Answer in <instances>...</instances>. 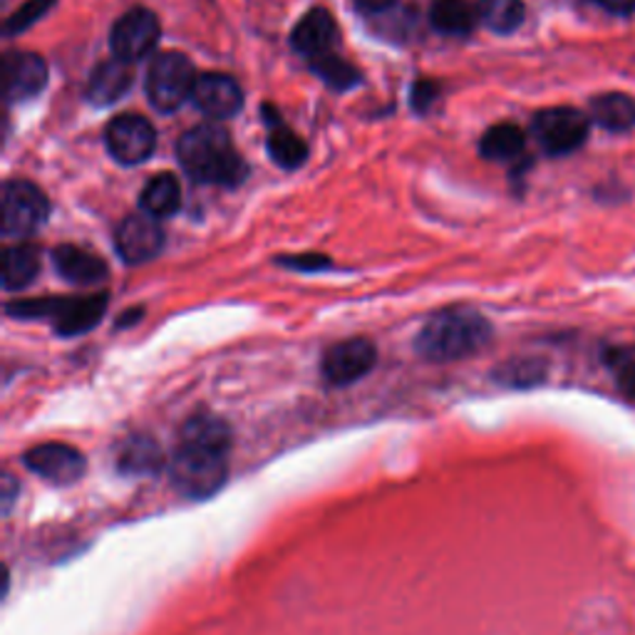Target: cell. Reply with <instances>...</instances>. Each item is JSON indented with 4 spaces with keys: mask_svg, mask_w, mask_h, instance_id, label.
Returning <instances> with one entry per match:
<instances>
[{
    "mask_svg": "<svg viewBox=\"0 0 635 635\" xmlns=\"http://www.w3.org/2000/svg\"><path fill=\"white\" fill-rule=\"evenodd\" d=\"M229 452L231 430L221 417H189L169 462L174 490L187 499L212 497L229 477Z\"/></svg>",
    "mask_w": 635,
    "mask_h": 635,
    "instance_id": "1",
    "label": "cell"
},
{
    "mask_svg": "<svg viewBox=\"0 0 635 635\" xmlns=\"http://www.w3.org/2000/svg\"><path fill=\"white\" fill-rule=\"evenodd\" d=\"M179 164L194 181L202 185L237 187L246 179L249 167L233 150V142L219 125H199L179 137Z\"/></svg>",
    "mask_w": 635,
    "mask_h": 635,
    "instance_id": "2",
    "label": "cell"
},
{
    "mask_svg": "<svg viewBox=\"0 0 635 635\" xmlns=\"http://www.w3.org/2000/svg\"><path fill=\"white\" fill-rule=\"evenodd\" d=\"M492 341V326L480 313L447 308L432 316L415 338V351L430 363L465 360Z\"/></svg>",
    "mask_w": 635,
    "mask_h": 635,
    "instance_id": "3",
    "label": "cell"
},
{
    "mask_svg": "<svg viewBox=\"0 0 635 635\" xmlns=\"http://www.w3.org/2000/svg\"><path fill=\"white\" fill-rule=\"evenodd\" d=\"M107 308V295H80V299H30L8 303V316L50 318L58 335L73 338L87 333L100 323Z\"/></svg>",
    "mask_w": 635,
    "mask_h": 635,
    "instance_id": "4",
    "label": "cell"
},
{
    "mask_svg": "<svg viewBox=\"0 0 635 635\" xmlns=\"http://www.w3.org/2000/svg\"><path fill=\"white\" fill-rule=\"evenodd\" d=\"M196 82V67L187 55H181V52H162L147 69L144 90L152 107L160 112H174L189 98H194Z\"/></svg>",
    "mask_w": 635,
    "mask_h": 635,
    "instance_id": "5",
    "label": "cell"
},
{
    "mask_svg": "<svg viewBox=\"0 0 635 635\" xmlns=\"http://www.w3.org/2000/svg\"><path fill=\"white\" fill-rule=\"evenodd\" d=\"M50 202L42 191L25 179H13L3 187V214L0 226L5 237H30L46 224Z\"/></svg>",
    "mask_w": 635,
    "mask_h": 635,
    "instance_id": "6",
    "label": "cell"
},
{
    "mask_svg": "<svg viewBox=\"0 0 635 635\" xmlns=\"http://www.w3.org/2000/svg\"><path fill=\"white\" fill-rule=\"evenodd\" d=\"M588 117L573 107L542 110L532 122L536 142L551 156L576 152L588 139Z\"/></svg>",
    "mask_w": 635,
    "mask_h": 635,
    "instance_id": "7",
    "label": "cell"
},
{
    "mask_svg": "<svg viewBox=\"0 0 635 635\" xmlns=\"http://www.w3.org/2000/svg\"><path fill=\"white\" fill-rule=\"evenodd\" d=\"M160 21L147 8H132L115 23L110 33V48L122 63H139L150 55L156 42H160Z\"/></svg>",
    "mask_w": 635,
    "mask_h": 635,
    "instance_id": "8",
    "label": "cell"
},
{
    "mask_svg": "<svg viewBox=\"0 0 635 635\" xmlns=\"http://www.w3.org/2000/svg\"><path fill=\"white\" fill-rule=\"evenodd\" d=\"M104 144L112 160L127 167L142 164L154 154L156 135L152 122L142 115H122L112 119L107 129H104Z\"/></svg>",
    "mask_w": 635,
    "mask_h": 635,
    "instance_id": "9",
    "label": "cell"
},
{
    "mask_svg": "<svg viewBox=\"0 0 635 635\" xmlns=\"http://www.w3.org/2000/svg\"><path fill=\"white\" fill-rule=\"evenodd\" d=\"M378 360L376 345L365 338H351V341L330 345L323 355V378L330 385H351V382L360 380L372 370Z\"/></svg>",
    "mask_w": 635,
    "mask_h": 635,
    "instance_id": "10",
    "label": "cell"
},
{
    "mask_svg": "<svg viewBox=\"0 0 635 635\" xmlns=\"http://www.w3.org/2000/svg\"><path fill=\"white\" fill-rule=\"evenodd\" d=\"M23 462L30 472L60 486L80 482V477L85 474V467H87L80 452L69 445H60V442H48V445H38L28 449L25 452Z\"/></svg>",
    "mask_w": 635,
    "mask_h": 635,
    "instance_id": "11",
    "label": "cell"
},
{
    "mask_svg": "<svg viewBox=\"0 0 635 635\" xmlns=\"http://www.w3.org/2000/svg\"><path fill=\"white\" fill-rule=\"evenodd\" d=\"M117 254L127 264H147L162 254L164 249V231L156 219L150 214H132L119 224L115 233Z\"/></svg>",
    "mask_w": 635,
    "mask_h": 635,
    "instance_id": "12",
    "label": "cell"
},
{
    "mask_svg": "<svg viewBox=\"0 0 635 635\" xmlns=\"http://www.w3.org/2000/svg\"><path fill=\"white\" fill-rule=\"evenodd\" d=\"M46 82L48 65L35 52H8L3 58V94L8 104L33 100Z\"/></svg>",
    "mask_w": 635,
    "mask_h": 635,
    "instance_id": "13",
    "label": "cell"
},
{
    "mask_svg": "<svg viewBox=\"0 0 635 635\" xmlns=\"http://www.w3.org/2000/svg\"><path fill=\"white\" fill-rule=\"evenodd\" d=\"M194 104L212 119H231L243 107V92L239 82L229 75L206 73L194 87Z\"/></svg>",
    "mask_w": 635,
    "mask_h": 635,
    "instance_id": "14",
    "label": "cell"
},
{
    "mask_svg": "<svg viewBox=\"0 0 635 635\" xmlns=\"http://www.w3.org/2000/svg\"><path fill=\"white\" fill-rule=\"evenodd\" d=\"M338 40V25L326 8H313L295 25L291 35V46L295 52L306 55L308 60H318L323 55H330Z\"/></svg>",
    "mask_w": 635,
    "mask_h": 635,
    "instance_id": "15",
    "label": "cell"
},
{
    "mask_svg": "<svg viewBox=\"0 0 635 635\" xmlns=\"http://www.w3.org/2000/svg\"><path fill=\"white\" fill-rule=\"evenodd\" d=\"M132 80L135 75L129 63L112 58L107 63L94 67L90 82H87V100L98 104V107H107V104H115L125 98L129 87H132Z\"/></svg>",
    "mask_w": 635,
    "mask_h": 635,
    "instance_id": "16",
    "label": "cell"
},
{
    "mask_svg": "<svg viewBox=\"0 0 635 635\" xmlns=\"http://www.w3.org/2000/svg\"><path fill=\"white\" fill-rule=\"evenodd\" d=\"M264 117L268 122V154H271V160L283 169H299L308 160V144L283 125L276 110L266 107Z\"/></svg>",
    "mask_w": 635,
    "mask_h": 635,
    "instance_id": "17",
    "label": "cell"
},
{
    "mask_svg": "<svg viewBox=\"0 0 635 635\" xmlns=\"http://www.w3.org/2000/svg\"><path fill=\"white\" fill-rule=\"evenodd\" d=\"M52 261H55L58 274L63 276L67 283L75 285L100 283L102 278L107 276V266H104V261L100 256L77 246H58L55 254H52Z\"/></svg>",
    "mask_w": 635,
    "mask_h": 635,
    "instance_id": "18",
    "label": "cell"
},
{
    "mask_svg": "<svg viewBox=\"0 0 635 635\" xmlns=\"http://www.w3.org/2000/svg\"><path fill=\"white\" fill-rule=\"evenodd\" d=\"M590 119L608 132H628L635 127V100L623 92H606L590 100Z\"/></svg>",
    "mask_w": 635,
    "mask_h": 635,
    "instance_id": "19",
    "label": "cell"
},
{
    "mask_svg": "<svg viewBox=\"0 0 635 635\" xmlns=\"http://www.w3.org/2000/svg\"><path fill=\"white\" fill-rule=\"evenodd\" d=\"M40 274V254L30 243H15L3 251V289L21 291L38 278Z\"/></svg>",
    "mask_w": 635,
    "mask_h": 635,
    "instance_id": "20",
    "label": "cell"
},
{
    "mask_svg": "<svg viewBox=\"0 0 635 635\" xmlns=\"http://www.w3.org/2000/svg\"><path fill=\"white\" fill-rule=\"evenodd\" d=\"M139 206L152 219H169L179 212L181 206V189L174 174H156L154 179L147 181V187L139 196Z\"/></svg>",
    "mask_w": 635,
    "mask_h": 635,
    "instance_id": "21",
    "label": "cell"
},
{
    "mask_svg": "<svg viewBox=\"0 0 635 635\" xmlns=\"http://www.w3.org/2000/svg\"><path fill=\"white\" fill-rule=\"evenodd\" d=\"M526 137L517 125H494L492 129H486L482 142H480V152L484 160L492 162H511L524 152Z\"/></svg>",
    "mask_w": 635,
    "mask_h": 635,
    "instance_id": "22",
    "label": "cell"
},
{
    "mask_svg": "<svg viewBox=\"0 0 635 635\" xmlns=\"http://www.w3.org/2000/svg\"><path fill=\"white\" fill-rule=\"evenodd\" d=\"M430 21L445 35H467L480 17H477V8L469 5L467 0H434Z\"/></svg>",
    "mask_w": 635,
    "mask_h": 635,
    "instance_id": "23",
    "label": "cell"
},
{
    "mask_svg": "<svg viewBox=\"0 0 635 635\" xmlns=\"http://www.w3.org/2000/svg\"><path fill=\"white\" fill-rule=\"evenodd\" d=\"M162 449L150 437H132L119 449L117 467L127 474H152L156 469H162Z\"/></svg>",
    "mask_w": 635,
    "mask_h": 635,
    "instance_id": "24",
    "label": "cell"
},
{
    "mask_svg": "<svg viewBox=\"0 0 635 635\" xmlns=\"http://www.w3.org/2000/svg\"><path fill=\"white\" fill-rule=\"evenodd\" d=\"M524 15L526 11L521 0H480V5H477V17L492 33L499 35L515 33L524 23Z\"/></svg>",
    "mask_w": 635,
    "mask_h": 635,
    "instance_id": "25",
    "label": "cell"
},
{
    "mask_svg": "<svg viewBox=\"0 0 635 635\" xmlns=\"http://www.w3.org/2000/svg\"><path fill=\"white\" fill-rule=\"evenodd\" d=\"M310 67L313 73H316L320 80L328 82L330 87H335V90H351L353 85L360 82V75L358 69H355L351 63H345L338 55H323L318 60H310Z\"/></svg>",
    "mask_w": 635,
    "mask_h": 635,
    "instance_id": "26",
    "label": "cell"
},
{
    "mask_svg": "<svg viewBox=\"0 0 635 635\" xmlns=\"http://www.w3.org/2000/svg\"><path fill=\"white\" fill-rule=\"evenodd\" d=\"M608 365H611L615 372L619 388L625 395L635 399V358H631V355L623 351H613L608 353Z\"/></svg>",
    "mask_w": 635,
    "mask_h": 635,
    "instance_id": "27",
    "label": "cell"
},
{
    "mask_svg": "<svg viewBox=\"0 0 635 635\" xmlns=\"http://www.w3.org/2000/svg\"><path fill=\"white\" fill-rule=\"evenodd\" d=\"M55 3V0H30V3H25L21 11H17L11 21H8V33L15 35V33H23L25 28H30L35 21H40V15L48 13V8Z\"/></svg>",
    "mask_w": 635,
    "mask_h": 635,
    "instance_id": "28",
    "label": "cell"
},
{
    "mask_svg": "<svg viewBox=\"0 0 635 635\" xmlns=\"http://www.w3.org/2000/svg\"><path fill=\"white\" fill-rule=\"evenodd\" d=\"M437 94H440V87L434 85V82H430V80H420V82H415V87H412V107L417 110V112H424L430 107V104L437 100Z\"/></svg>",
    "mask_w": 635,
    "mask_h": 635,
    "instance_id": "29",
    "label": "cell"
},
{
    "mask_svg": "<svg viewBox=\"0 0 635 635\" xmlns=\"http://www.w3.org/2000/svg\"><path fill=\"white\" fill-rule=\"evenodd\" d=\"M281 264L295 268V271H323L320 266H328L323 256H295V258H281Z\"/></svg>",
    "mask_w": 635,
    "mask_h": 635,
    "instance_id": "30",
    "label": "cell"
},
{
    "mask_svg": "<svg viewBox=\"0 0 635 635\" xmlns=\"http://www.w3.org/2000/svg\"><path fill=\"white\" fill-rule=\"evenodd\" d=\"M536 380H542V368H536L534 363H524L515 368V376H511V385H534Z\"/></svg>",
    "mask_w": 635,
    "mask_h": 635,
    "instance_id": "31",
    "label": "cell"
},
{
    "mask_svg": "<svg viewBox=\"0 0 635 635\" xmlns=\"http://www.w3.org/2000/svg\"><path fill=\"white\" fill-rule=\"evenodd\" d=\"M611 15H631L635 11V0H590Z\"/></svg>",
    "mask_w": 635,
    "mask_h": 635,
    "instance_id": "32",
    "label": "cell"
},
{
    "mask_svg": "<svg viewBox=\"0 0 635 635\" xmlns=\"http://www.w3.org/2000/svg\"><path fill=\"white\" fill-rule=\"evenodd\" d=\"M353 3L365 13H385L397 3V0H353Z\"/></svg>",
    "mask_w": 635,
    "mask_h": 635,
    "instance_id": "33",
    "label": "cell"
},
{
    "mask_svg": "<svg viewBox=\"0 0 635 635\" xmlns=\"http://www.w3.org/2000/svg\"><path fill=\"white\" fill-rule=\"evenodd\" d=\"M3 497H5V511H8V509H11V501H13V480H11V474H5Z\"/></svg>",
    "mask_w": 635,
    "mask_h": 635,
    "instance_id": "34",
    "label": "cell"
}]
</instances>
